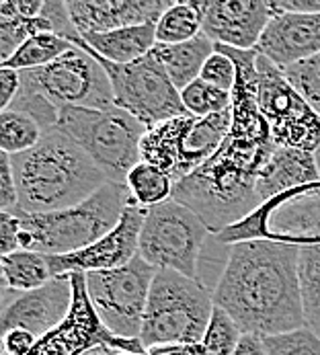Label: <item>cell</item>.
I'll list each match as a JSON object with an SVG mask.
<instances>
[{"instance_id": "cell-17", "label": "cell", "mask_w": 320, "mask_h": 355, "mask_svg": "<svg viewBox=\"0 0 320 355\" xmlns=\"http://www.w3.org/2000/svg\"><path fill=\"white\" fill-rule=\"evenodd\" d=\"M72 306V275H57L39 290L17 294L4 306L0 327L2 333L25 329L37 339L53 331L70 312Z\"/></svg>"}, {"instance_id": "cell-41", "label": "cell", "mask_w": 320, "mask_h": 355, "mask_svg": "<svg viewBox=\"0 0 320 355\" xmlns=\"http://www.w3.org/2000/svg\"><path fill=\"white\" fill-rule=\"evenodd\" d=\"M148 355H202V345L195 343H160L148 347Z\"/></svg>"}, {"instance_id": "cell-25", "label": "cell", "mask_w": 320, "mask_h": 355, "mask_svg": "<svg viewBox=\"0 0 320 355\" xmlns=\"http://www.w3.org/2000/svg\"><path fill=\"white\" fill-rule=\"evenodd\" d=\"M298 273L304 322L320 339V247L300 249Z\"/></svg>"}, {"instance_id": "cell-18", "label": "cell", "mask_w": 320, "mask_h": 355, "mask_svg": "<svg viewBox=\"0 0 320 355\" xmlns=\"http://www.w3.org/2000/svg\"><path fill=\"white\" fill-rule=\"evenodd\" d=\"M170 0H66L80 37L136 25H157Z\"/></svg>"}, {"instance_id": "cell-23", "label": "cell", "mask_w": 320, "mask_h": 355, "mask_svg": "<svg viewBox=\"0 0 320 355\" xmlns=\"http://www.w3.org/2000/svg\"><path fill=\"white\" fill-rule=\"evenodd\" d=\"M0 265L4 290H15L17 294L39 290L53 279L48 257L35 251L2 254Z\"/></svg>"}, {"instance_id": "cell-40", "label": "cell", "mask_w": 320, "mask_h": 355, "mask_svg": "<svg viewBox=\"0 0 320 355\" xmlns=\"http://www.w3.org/2000/svg\"><path fill=\"white\" fill-rule=\"evenodd\" d=\"M232 355H269L265 345V337L255 333H242L236 349Z\"/></svg>"}, {"instance_id": "cell-13", "label": "cell", "mask_w": 320, "mask_h": 355, "mask_svg": "<svg viewBox=\"0 0 320 355\" xmlns=\"http://www.w3.org/2000/svg\"><path fill=\"white\" fill-rule=\"evenodd\" d=\"M257 103L279 148L319 153L320 115L263 55L257 58Z\"/></svg>"}, {"instance_id": "cell-28", "label": "cell", "mask_w": 320, "mask_h": 355, "mask_svg": "<svg viewBox=\"0 0 320 355\" xmlns=\"http://www.w3.org/2000/svg\"><path fill=\"white\" fill-rule=\"evenodd\" d=\"M125 187L130 189V193L136 202L148 209L152 205L172 200L175 183L160 168L148 164V162H140L127 175Z\"/></svg>"}, {"instance_id": "cell-8", "label": "cell", "mask_w": 320, "mask_h": 355, "mask_svg": "<svg viewBox=\"0 0 320 355\" xmlns=\"http://www.w3.org/2000/svg\"><path fill=\"white\" fill-rule=\"evenodd\" d=\"M220 243L271 241L298 249L320 247V179L261 203L251 216L217 234Z\"/></svg>"}, {"instance_id": "cell-12", "label": "cell", "mask_w": 320, "mask_h": 355, "mask_svg": "<svg viewBox=\"0 0 320 355\" xmlns=\"http://www.w3.org/2000/svg\"><path fill=\"white\" fill-rule=\"evenodd\" d=\"M157 269L140 254L125 267L85 273L89 298L105 327L123 339H140Z\"/></svg>"}, {"instance_id": "cell-15", "label": "cell", "mask_w": 320, "mask_h": 355, "mask_svg": "<svg viewBox=\"0 0 320 355\" xmlns=\"http://www.w3.org/2000/svg\"><path fill=\"white\" fill-rule=\"evenodd\" d=\"M146 220V207L134 198L130 200L119 224L99 239L95 245L72 254L48 257L53 277L68 273H91L109 271L130 265L140 253V234Z\"/></svg>"}, {"instance_id": "cell-5", "label": "cell", "mask_w": 320, "mask_h": 355, "mask_svg": "<svg viewBox=\"0 0 320 355\" xmlns=\"http://www.w3.org/2000/svg\"><path fill=\"white\" fill-rule=\"evenodd\" d=\"M57 130L66 132L115 185H125L132 168L142 162L140 146L148 132L140 119L115 105L60 109Z\"/></svg>"}, {"instance_id": "cell-21", "label": "cell", "mask_w": 320, "mask_h": 355, "mask_svg": "<svg viewBox=\"0 0 320 355\" xmlns=\"http://www.w3.org/2000/svg\"><path fill=\"white\" fill-rule=\"evenodd\" d=\"M70 44L93 51L113 64H132L144 55H148L157 46V25H136L123 27L107 33L76 35Z\"/></svg>"}, {"instance_id": "cell-42", "label": "cell", "mask_w": 320, "mask_h": 355, "mask_svg": "<svg viewBox=\"0 0 320 355\" xmlns=\"http://www.w3.org/2000/svg\"><path fill=\"white\" fill-rule=\"evenodd\" d=\"M85 355H115V352L109 349V347H97V349H93V352H89V354Z\"/></svg>"}, {"instance_id": "cell-24", "label": "cell", "mask_w": 320, "mask_h": 355, "mask_svg": "<svg viewBox=\"0 0 320 355\" xmlns=\"http://www.w3.org/2000/svg\"><path fill=\"white\" fill-rule=\"evenodd\" d=\"M204 33L202 19L191 0L172 2L157 23V44H185Z\"/></svg>"}, {"instance_id": "cell-33", "label": "cell", "mask_w": 320, "mask_h": 355, "mask_svg": "<svg viewBox=\"0 0 320 355\" xmlns=\"http://www.w3.org/2000/svg\"><path fill=\"white\" fill-rule=\"evenodd\" d=\"M265 345L269 355H320V339L308 327L265 337Z\"/></svg>"}, {"instance_id": "cell-6", "label": "cell", "mask_w": 320, "mask_h": 355, "mask_svg": "<svg viewBox=\"0 0 320 355\" xmlns=\"http://www.w3.org/2000/svg\"><path fill=\"white\" fill-rule=\"evenodd\" d=\"M212 312V294L199 279H191L168 269H157L140 341L146 349L160 343L199 345L208 331Z\"/></svg>"}, {"instance_id": "cell-30", "label": "cell", "mask_w": 320, "mask_h": 355, "mask_svg": "<svg viewBox=\"0 0 320 355\" xmlns=\"http://www.w3.org/2000/svg\"><path fill=\"white\" fill-rule=\"evenodd\" d=\"M242 337L240 327L232 320L228 312L213 306L208 331L202 339V355H232Z\"/></svg>"}, {"instance_id": "cell-20", "label": "cell", "mask_w": 320, "mask_h": 355, "mask_svg": "<svg viewBox=\"0 0 320 355\" xmlns=\"http://www.w3.org/2000/svg\"><path fill=\"white\" fill-rule=\"evenodd\" d=\"M319 179L320 168L317 154L277 146L259 175L257 196L261 203H265L285 191H292Z\"/></svg>"}, {"instance_id": "cell-35", "label": "cell", "mask_w": 320, "mask_h": 355, "mask_svg": "<svg viewBox=\"0 0 320 355\" xmlns=\"http://www.w3.org/2000/svg\"><path fill=\"white\" fill-rule=\"evenodd\" d=\"M0 207L2 211H10L19 207V191L12 171V158L6 153H0Z\"/></svg>"}, {"instance_id": "cell-26", "label": "cell", "mask_w": 320, "mask_h": 355, "mask_svg": "<svg viewBox=\"0 0 320 355\" xmlns=\"http://www.w3.org/2000/svg\"><path fill=\"white\" fill-rule=\"evenodd\" d=\"M72 48V44L60 35L53 33H39L29 37L19 50L15 51V55L4 62V68H12L17 72H25V70H35V68H44L48 64L55 62L57 58H62L66 51Z\"/></svg>"}, {"instance_id": "cell-10", "label": "cell", "mask_w": 320, "mask_h": 355, "mask_svg": "<svg viewBox=\"0 0 320 355\" xmlns=\"http://www.w3.org/2000/svg\"><path fill=\"white\" fill-rule=\"evenodd\" d=\"M95 58L109 76L113 89V105L140 119L148 130L187 113L181 101V91L172 85L166 70L152 53L132 64H113L99 55Z\"/></svg>"}, {"instance_id": "cell-4", "label": "cell", "mask_w": 320, "mask_h": 355, "mask_svg": "<svg viewBox=\"0 0 320 355\" xmlns=\"http://www.w3.org/2000/svg\"><path fill=\"white\" fill-rule=\"evenodd\" d=\"M130 200L132 193L125 185L105 183L89 200L72 207L46 214L15 207L10 211L21 222V251H35L46 257L78 253L119 224Z\"/></svg>"}, {"instance_id": "cell-16", "label": "cell", "mask_w": 320, "mask_h": 355, "mask_svg": "<svg viewBox=\"0 0 320 355\" xmlns=\"http://www.w3.org/2000/svg\"><path fill=\"white\" fill-rule=\"evenodd\" d=\"M199 12L202 29L213 44L255 50L273 12L269 0H191Z\"/></svg>"}, {"instance_id": "cell-9", "label": "cell", "mask_w": 320, "mask_h": 355, "mask_svg": "<svg viewBox=\"0 0 320 355\" xmlns=\"http://www.w3.org/2000/svg\"><path fill=\"white\" fill-rule=\"evenodd\" d=\"M208 234V226L195 211L168 200L146 209L138 254L154 269L199 279V253Z\"/></svg>"}, {"instance_id": "cell-27", "label": "cell", "mask_w": 320, "mask_h": 355, "mask_svg": "<svg viewBox=\"0 0 320 355\" xmlns=\"http://www.w3.org/2000/svg\"><path fill=\"white\" fill-rule=\"evenodd\" d=\"M46 132L42 125L21 111H2L0 113V150L10 156L23 154L35 148Z\"/></svg>"}, {"instance_id": "cell-14", "label": "cell", "mask_w": 320, "mask_h": 355, "mask_svg": "<svg viewBox=\"0 0 320 355\" xmlns=\"http://www.w3.org/2000/svg\"><path fill=\"white\" fill-rule=\"evenodd\" d=\"M70 275H72L70 312L53 331H50L46 337L37 339V345L31 355H85L97 347L148 355V349L140 339H123L107 329L89 298L85 273H70Z\"/></svg>"}, {"instance_id": "cell-36", "label": "cell", "mask_w": 320, "mask_h": 355, "mask_svg": "<svg viewBox=\"0 0 320 355\" xmlns=\"http://www.w3.org/2000/svg\"><path fill=\"white\" fill-rule=\"evenodd\" d=\"M21 251V222L12 211H0V253Z\"/></svg>"}, {"instance_id": "cell-2", "label": "cell", "mask_w": 320, "mask_h": 355, "mask_svg": "<svg viewBox=\"0 0 320 355\" xmlns=\"http://www.w3.org/2000/svg\"><path fill=\"white\" fill-rule=\"evenodd\" d=\"M298 265V247L236 243L213 288V306L228 312L242 333L273 337L298 331L306 327Z\"/></svg>"}, {"instance_id": "cell-19", "label": "cell", "mask_w": 320, "mask_h": 355, "mask_svg": "<svg viewBox=\"0 0 320 355\" xmlns=\"http://www.w3.org/2000/svg\"><path fill=\"white\" fill-rule=\"evenodd\" d=\"M255 50L277 68H285L317 55L320 53V12L273 15Z\"/></svg>"}, {"instance_id": "cell-32", "label": "cell", "mask_w": 320, "mask_h": 355, "mask_svg": "<svg viewBox=\"0 0 320 355\" xmlns=\"http://www.w3.org/2000/svg\"><path fill=\"white\" fill-rule=\"evenodd\" d=\"M279 70L283 72L287 83L302 95V99L320 115V53Z\"/></svg>"}, {"instance_id": "cell-29", "label": "cell", "mask_w": 320, "mask_h": 355, "mask_svg": "<svg viewBox=\"0 0 320 355\" xmlns=\"http://www.w3.org/2000/svg\"><path fill=\"white\" fill-rule=\"evenodd\" d=\"M39 33H53L52 23L42 15L35 19H25L15 15L10 19H0V60L8 62L29 37ZM55 35V33H53Z\"/></svg>"}, {"instance_id": "cell-11", "label": "cell", "mask_w": 320, "mask_h": 355, "mask_svg": "<svg viewBox=\"0 0 320 355\" xmlns=\"http://www.w3.org/2000/svg\"><path fill=\"white\" fill-rule=\"evenodd\" d=\"M21 89L44 95L57 109H107L113 105L105 68L93 53L74 44L52 64L21 72Z\"/></svg>"}, {"instance_id": "cell-31", "label": "cell", "mask_w": 320, "mask_h": 355, "mask_svg": "<svg viewBox=\"0 0 320 355\" xmlns=\"http://www.w3.org/2000/svg\"><path fill=\"white\" fill-rule=\"evenodd\" d=\"M181 101L185 105L187 113L197 115V117H208V115H215V113L230 109L232 93L222 91L210 83L197 78L195 83H191L187 89L181 91Z\"/></svg>"}, {"instance_id": "cell-7", "label": "cell", "mask_w": 320, "mask_h": 355, "mask_svg": "<svg viewBox=\"0 0 320 355\" xmlns=\"http://www.w3.org/2000/svg\"><path fill=\"white\" fill-rule=\"evenodd\" d=\"M232 125V109L197 117L191 113L172 117L150 128L142 140V162L170 177L177 185L202 168L222 146Z\"/></svg>"}, {"instance_id": "cell-37", "label": "cell", "mask_w": 320, "mask_h": 355, "mask_svg": "<svg viewBox=\"0 0 320 355\" xmlns=\"http://www.w3.org/2000/svg\"><path fill=\"white\" fill-rule=\"evenodd\" d=\"M37 345V337L25 329H12L2 335L4 355H31Z\"/></svg>"}, {"instance_id": "cell-34", "label": "cell", "mask_w": 320, "mask_h": 355, "mask_svg": "<svg viewBox=\"0 0 320 355\" xmlns=\"http://www.w3.org/2000/svg\"><path fill=\"white\" fill-rule=\"evenodd\" d=\"M199 78L210 83L213 87H217V89H222V91L232 93L234 85H236V66L226 53L215 50L210 55V60L206 62Z\"/></svg>"}, {"instance_id": "cell-22", "label": "cell", "mask_w": 320, "mask_h": 355, "mask_svg": "<svg viewBox=\"0 0 320 355\" xmlns=\"http://www.w3.org/2000/svg\"><path fill=\"white\" fill-rule=\"evenodd\" d=\"M213 51H215V44L206 33H202L199 37L185 44H175V46L157 44L150 53L166 70L172 85L179 91H183L202 76V70Z\"/></svg>"}, {"instance_id": "cell-3", "label": "cell", "mask_w": 320, "mask_h": 355, "mask_svg": "<svg viewBox=\"0 0 320 355\" xmlns=\"http://www.w3.org/2000/svg\"><path fill=\"white\" fill-rule=\"evenodd\" d=\"M10 158L19 207L31 214L72 207L109 183L89 154L57 128L46 132L35 148Z\"/></svg>"}, {"instance_id": "cell-1", "label": "cell", "mask_w": 320, "mask_h": 355, "mask_svg": "<svg viewBox=\"0 0 320 355\" xmlns=\"http://www.w3.org/2000/svg\"><path fill=\"white\" fill-rule=\"evenodd\" d=\"M236 66L232 89V125L222 146L193 175L172 189V200L195 211L210 232L238 224L261 200L257 181L277 144L257 103V50H236L215 44Z\"/></svg>"}, {"instance_id": "cell-39", "label": "cell", "mask_w": 320, "mask_h": 355, "mask_svg": "<svg viewBox=\"0 0 320 355\" xmlns=\"http://www.w3.org/2000/svg\"><path fill=\"white\" fill-rule=\"evenodd\" d=\"M269 8L273 15H317L320 12V0H269Z\"/></svg>"}, {"instance_id": "cell-43", "label": "cell", "mask_w": 320, "mask_h": 355, "mask_svg": "<svg viewBox=\"0 0 320 355\" xmlns=\"http://www.w3.org/2000/svg\"><path fill=\"white\" fill-rule=\"evenodd\" d=\"M115 355H142V354H127V352H115Z\"/></svg>"}, {"instance_id": "cell-38", "label": "cell", "mask_w": 320, "mask_h": 355, "mask_svg": "<svg viewBox=\"0 0 320 355\" xmlns=\"http://www.w3.org/2000/svg\"><path fill=\"white\" fill-rule=\"evenodd\" d=\"M21 91V72L12 68H0V109L6 111Z\"/></svg>"}]
</instances>
